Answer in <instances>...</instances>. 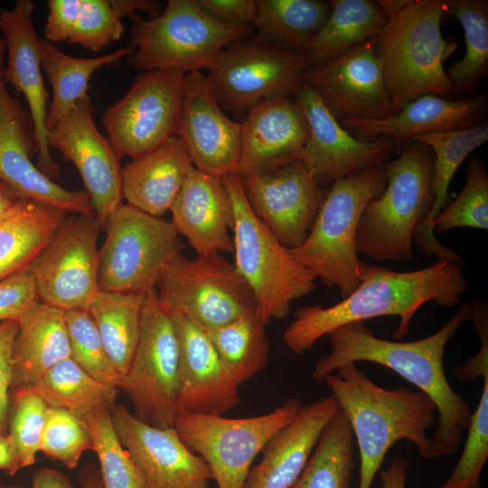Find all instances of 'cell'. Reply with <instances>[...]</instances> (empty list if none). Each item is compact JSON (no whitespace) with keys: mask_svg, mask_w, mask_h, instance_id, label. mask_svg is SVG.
<instances>
[{"mask_svg":"<svg viewBox=\"0 0 488 488\" xmlns=\"http://www.w3.org/2000/svg\"><path fill=\"white\" fill-rule=\"evenodd\" d=\"M80 0H49L44 27L45 39L51 42L68 41L73 28Z\"/></svg>","mask_w":488,"mask_h":488,"instance_id":"cell-52","label":"cell"},{"mask_svg":"<svg viewBox=\"0 0 488 488\" xmlns=\"http://www.w3.org/2000/svg\"><path fill=\"white\" fill-rule=\"evenodd\" d=\"M339 410L332 395L303 404L296 418L264 446L260 462L250 468L242 488H289Z\"/></svg>","mask_w":488,"mask_h":488,"instance_id":"cell-26","label":"cell"},{"mask_svg":"<svg viewBox=\"0 0 488 488\" xmlns=\"http://www.w3.org/2000/svg\"><path fill=\"white\" fill-rule=\"evenodd\" d=\"M103 230L98 274L101 291L146 292L185 246L170 221L127 203L109 214Z\"/></svg>","mask_w":488,"mask_h":488,"instance_id":"cell-9","label":"cell"},{"mask_svg":"<svg viewBox=\"0 0 488 488\" xmlns=\"http://www.w3.org/2000/svg\"><path fill=\"white\" fill-rule=\"evenodd\" d=\"M331 13L321 0H257L253 26L257 37L305 52Z\"/></svg>","mask_w":488,"mask_h":488,"instance_id":"cell-36","label":"cell"},{"mask_svg":"<svg viewBox=\"0 0 488 488\" xmlns=\"http://www.w3.org/2000/svg\"><path fill=\"white\" fill-rule=\"evenodd\" d=\"M89 95L77 101L48 131V145L79 171L102 230L109 214L122 204L120 157L98 130Z\"/></svg>","mask_w":488,"mask_h":488,"instance_id":"cell-17","label":"cell"},{"mask_svg":"<svg viewBox=\"0 0 488 488\" xmlns=\"http://www.w3.org/2000/svg\"><path fill=\"white\" fill-rule=\"evenodd\" d=\"M156 290L162 302L203 330L223 326L257 309L249 286L220 253L177 254L165 267Z\"/></svg>","mask_w":488,"mask_h":488,"instance_id":"cell-13","label":"cell"},{"mask_svg":"<svg viewBox=\"0 0 488 488\" xmlns=\"http://www.w3.org/2000/svg\"><path fill=\"white\" fill-rule=\"evenodd\" d=\"M477 408L471 413L463 453L450 476L436 488H482L480 477L488 458V371Z\"/></svg>","mask_w":488,"mask_h":488,"instance_id":"cell-46","label":"cell"},{"mask_svg":"<svg viewBox=\"0 0 488 488\" xmlns=\"http://www.w3.org/2000/svg\"><path fill=\"white\" fill-rule=\"evenodd\" d=\"M221 182L233 212V266L251 290L263 321L282 320L295 300L314 289L316 278L256 216L241 179L230 173Z\"/></svg>","mask_w":488,"mask_h":488,"instance_id":"cell-6","label":"cell"},{"mask_svg":"<svg viewBox=\"0 0 488 488\" xmlns=\"http://www.w3.org/2000/svg\"><path fill=\"white\" fill-rule=\"evenodd\" d=\"M39 52L42 68L52 91L46 117V128L49 131L77 101L89 96V81L97 70L116 64L125 56H130L134 49L128 46L99 57L77 58L66 54L46 39L40 38Z\"/></svg>","mask_w":488,"mask_h":488,"instance_id":"cell-34","label":"cell"},{"mask_svg":"<svg viewBox=\"0 0 488 488\" xmlns=\"http://www.w3.org/2000/svg\"><path fill=\"white\" fill-rule=\"evenodd\" d=\"M293 98L301 106L308 124V137L299 160L319 187L326 190L343 177L389 160L393 145L389 137L356 138L305 83Z\"/></svg>","mask_w":488,"mask_h":488,"instance_id":"cell-18","label":"cell"},{"mask_svg":"<svg viewBox=\"0 0 488 488\" xmlns=\"http://www.w3.org/2000/svg\"><path fill=\"white\" fill-rule=\"evenodd\" d=\"M194 168L186 146L172 136L122 167V194L127 204L155 217L170 211Z\"/></svg>","mask_w":488,"mask_h":488,"instance_id":"cell-30","label":"cell"},{"mask_svg":"<svg viewBox=\"0 0 488 488\" xmlns=\"http://www.w3.org/2000/svg\"><path fill=\"white\" fill-rule=\"evenodd\" d=\"M433 163L431 149L413 141L386 163V187L367 205L359 221L358 252L379 261L413 258V234L433 204Z\"/></svg>","mask_w":488,"mask_h":488,"instance_id":"cell-7","label":"cell"},{"mask_svg":"<svg viewBox=\"0 0 488 488\" xmlns=\"http://www.w3.org/2000/svg\"><path fill=\"white\" fill-rule=\"evenodd\" d=\"M330 4L328 19L305 52L308 68L376 39L388 21L371 0H334Z\"/></svg>","mask_w":488,"mask_h":488,"instance_id":"cell-33","label":"cell"},{"mask_svg":"<svg viewBox=\"0 0 488 488\" xmlns=\"http://www.w3.org/2000/svg\"><path fill=\"white\" fill-rule=\"evenodd\" d=\"M49 407L61 408L81 420L101 410H111L119 389L104 384L67 358L48 371L32 388Z\"/></svg>","mask_w":488,"mask_h":488,"instance_id":"cell-37","label":"cell"},{"mask_svg":"<svg viewBox=\"0 0 488 488\" xmlns=\"http://www.w3.org/2000/svg\"><path fill=\"white\" fill-rule=\"evenodd\" d=\"M170 211V222L197 255L233 252L229 232L233 225L232 206L221 179L193 168Z\"/></svg>","mask_w":488,"mask_h":488,"instance_id":"cell-27","label":"cell"},{"mask_svg":"<svg viewBox=\"0 0 488 488\" xmlns=\"http://www.w3.org/2000/svg\"><path fill=\"white\" fill-rule=\"evenodd\" d=\"M446 13L444 0H414L376 38L386 90L397 111L422 95L446 97L453 90L444 62L457 44L443 37Z\"/></svg>","mask_w":488,"mask_h":488,"instance_id":"cell-4","label":"cell"},{"mask_svg":"<svg viewBox=\"0 0 488 488\" xmlns=\"http://www.w3.org/2000/svg\"><path fill=\"white\" fill-rule=\"evenodd\" d=\"M251 23H219L203 14L194 0H168L163 11L131 28L134 52L127 63L144 71L175 70L185 74L209 70L226 45L250 38Z\"/></svg>","mask_w":488,"mask_h":488,"instance_id":"cell-8","label":"cell"},{"mask_svg":"<svg viewBox=\"0 0 488 488\" xmlns=\"http://www.w3.org/2000/svg\"><path fill=\"white\" fill-rule=\"evenodd\" d=\"M471 308V300H466L437 332L413 342L379 338L363 322L342 325L327 335L331 351L316 361L311 376L321 381L342 366L358 361L392 370L435 403L437 423L430 436L435 456L452 455L462 443L472 411L467 401L450 386L443 360L446 345L469 321Z\"/></svg>","mask_w":488,"mask_h":488,"instance_id":"cell-1","label":"cell"},{"mask_svg":"<svg viewBox=\"0 0 488 488\" xmlns=\"http://www.w3.org/2000/svg\"><path fill=\"white\" fill-rule=\"evenodd\" d=\"M48 405L32 389L10 392L7 427L22 467L36 462Z\"/></svg>","mask_w":488,"mask_h":488,"instance_id":"cell-44","label":"cell"},{"mask_svg":"<svg viewBox=\"0 0 488 488\" xmlns=\"http://www.w3.org/2000/svg\"><path fill=\"white\" fill-rule=\"evenodd\" d=\"M266 325L254 309L223 326L205 330L239 385L253 378L267 363L269 344Z\"/></svg>","mask_w":488,"mask_h":488,"instance_id":"cell-39","label":"cell"},{"mask_svg":"<svg viewBox=\"0 0 488 488\" xmlns=\"http://www.w3.org/2000/svg\"><path fill=\"white\" fill-rule=\"evenodd\" d=\"M22 468L10 436L6 432L0 431V470L12 476Z\"/></svg>","mask_w":488,"mask_h":488,"instance_id":"cell-55","label":"cell"},{"mask_svg":"<svg viewBox=\"0 0 488 488\" xmlns=\"http://www.w3.org/2000/svg\"><path fill=\"white\" fill-rule=\"evenodd\" d=\"M413 1L414 0H380L377 1L376 4L383 16L389 20L412 4Z\"/></svg>","mask_w":488,"mask_h":488,"instance_id":"cell-58","label":"cell"},{"mask_svg":"<svg viewBox=\"0 0 488 488\" xmlns=\"http://www.w3.org/2000/svg\"><path fill=\"white\" fill-rule=\"evenodd\" d=\"M185 73H140L126 95L108 107L101 122L119 157L139 158L176 136Z\"/></svg>","mask_w":488,"mask_h":488,"instance_id":"cell-14","label":"cell"},{"mask_svg":"<svg viewBox=\"0 0 488 488\" xmlns=\"http://www.w3.org/2000/svg\"><path fill=\"white\" fill-rule=\"evenodd\" d=\"M35 4L18 0L11 9L0 10V32L5 45L6 63L3 78L18 94L24 96L39 144L38 169L48 178L59 176V166L48 145L46 117L50 95L44 86L33 13Z\"/></svg>","mask_w":488,"mask_h":488,"instance_id":"cell-23","label":"cell"},{"mask_svg":"<svg viewBox=\"0 0 488 488\" xmlns=\"http://www.w3.org/2000/svg\"><path fill=\"white\" fill-rule=\"evenodd\" d=\"M88 450H93V441L86 422L67 409L48 406L40 451L74 469Z\"/></svg>","mask_w":488,"mask_h":488,"instance_id":"cell-45","label":"cell"},{"mask_svg":"<svg viewBox=\"0 0 488 488\" xmlns=\"http://www.w3.org/2000/svg\"><path fill=\"white\" fill-rule=\"evenodd\" d=\"M123 15L113 0H80L67 42L98 52L121 39Z\"/></svg>","mask_w":488,"mask_h":488,"instance_id":"cell-47","label":"cell"},{"mask_svg":"<svg viewBox=\"0 0 488 488\" xmlns=\"http://www.w3.org/2000/svg\"><path fill=\"white\" fill-rule=\"evenodd\" d=\"M0 488H25V487L19 484H7V485H0Z\"/></svg>","mask_w":488,"mask_h":488,"instance_id":"cell-59","label":"cell"},{"mask_svg":"<svg viewBox=\"0 0 488 488\" xmlns=\"http://www.w3.org/2000/svg\"><path fill=\"white\" fill-rule=\"evenodd\" d=\"M170 311L180 350L178 413L223 415L239 404V385L205 330L186 314Z\"/></svg>","mask_w":488,"mask_h":488,"instance_id":"cell-25","label":"cell"},{"mask_svg":"<svg viewBox=\"0 0 488 488\" xmlns=\"http://www.w3.org/2000/svg\"><path fill=\"white\" fill-rule=\"evenodd\" d=\"M410 465L400 455L394 456L388 467L380 470V482L381 488H406L407 475Z\"/></svg>","mask_w":488,"mask_h":488,"instance_id":"cell-53","label":"cell"},{"mask_svg":"<svg viewBox=\"0 0 488 488\" xmlns=\"http://www.w3.org/2000/svg\"><path fill=\"white\" fill-rule=\"evenodd\" d=\"M38 301L35 285L28 269L0 280V323L18 321Z\"/></svg>","mask_w":488,"mask_h":488,"instance_id":"cell-48","label":"cell"},{"mask_svg":"<svg viewBox=\"0 0 488 488\" xmlns=\"http://www.w3.org/2000/svg\"><path fill=\"white\" fill-rule=\"evenodd\" d=\"M211 20L223 24L253 23L257 0H194Z\"/></svg>","mask_w":488,"mask_h":488,"instance_id":"cell-51","label":"cell"},{"mask_svg":"<svg viewBox=\"0 0 488 488\" xmlns=\"http://www.w3.org/2000/svg\"><path fill=\"white\" fill-rule=\"evenodd\" d=\"M145 293L99 290L88 312L118 372H127L139 341Z\"/></svg>","mask_w":488,"mask_h":488,"instance_id":"cell-35","label":"cell"},{"mask_svg":"<svg viewBox=\"0 0 488 488\" xmlns=\"http://www.w3.org/2000/svg\"><path fill=\"white\" fill-rule=\"evenodd\" d=\"M18 330L17 320L0 323V431L6 432L12 383L13 345Z\"/></svg>","mask_w":488,"mask_h":488,"instance_id":"cell-50","label":"cell"},{"mask_svg":"<svg viewBox=\"0 0 488 488\" xmlns=\"http://www.w3.org/2000/svg\"><path fill=\"white\" fill-rule=\"evenodd\" d=\"M70 359L95 380L119 388L122 375L110 360L88 311L65 312Z\"/></svg>","mask_w":488,"mask_h":488,"instance_id":"cell-43","label":"cell"},{"mask_svg":"<svg viewBox=\"0 0 488 488\" xmlns=\"http://www.w3.org/2000/svg\"><path fill=\"white\" fill-rule=\"evenodd\" d=\"M354 436L339 410L324 429L305 468L289 488H350Z\"/></svg>","mask_w":488,"mask_h":488,"instance_id":"cell-38","label":"cell"},{"mask_svg":"<svg viewBox=\"0 0 488 488\" xmlns=\"http://www.w3.org/2000/svg\"><path fill=\"white\" fill-rule=\"evenodd\" d=\"M180 350L174 318L156 287L145 293L137 347L118 389L130 400L134 416L166 428L178 413Z\"/></svg>","mask_w":488,"mask_h":488,"instance_id":"cell-10","label":"cell"},{"mask_svg":"<svg viewBox=\"0 0 488 488\" xmlns=\"http://www.w3.org/2000/svg\"><path fill=\"white\" fill-rule=\"evenodd\" d=\"M376 39L359 44L322 64L309 67L304 76L332 115L380 119L397 110L388 96Z\"/></svg>","mask_w":488,"mask_h":488,"instance_id":"cell-19","label":"cell"},{"mask_svg":"<svg viewBox=\"0 0 488 488\" xmlns=\"http://www.w3.org/2000/svg\"><path fill=\"white\" fill-rule=\"evenodd\" d=\"M31 488H73L69 478L61 471L42 467L33 472Z\"/></svg>","mask_w":488,"mask_h":488,"instance_id":"cell-54","label":"cell"},{"mask_svg":"<svg viewBox=\"0 0 488 488\" xmlns=\"http://www.w3.org/2000/svg\"><path fill=\"white\" fill-rule=\"evenodd\" d=\"M20 198L19 193L0 179V221Z\"/></svg>","mask_w":488,"mask_h":488,"instance_id":"cell-57","label":"cell"},{"mask_svg":"<svg viewBox=\"0 0 488 488\" xmlns=\"http://www.w3.org/2000/svg\"><path fill=\"white\" fill-rule=\"evenodd\" d=\"M307 69L303 53L255 36L223 47L206 77L221 108L242 121L262 100L293 98Z\"/></svg>","mask_w":488,"mask_h":488,"instance_id":"cell-11","label":"cell"},{"mask_svg":"<svg viewBox=\"0 0 488 488\" xmlns=\"http://www.w3.org/2000/svg\"><path fill=\"white\" fill-rule=\"evenodd\" d=\"M432 227L436 233L457 228L488 230V174L480 158L471 159L461 192L433 219Z\"/></svg>","mask_w":488,"mask_h":488,"instance_id":"cell-42","label":"cell"},{"mask_svg":"<svg viewBox=\"0 0 488 488\" xmlns=\"http://www.w3.org/2000/svg\"><path fill=\"white\" fill-rule=\"evenodd\" d=\"M100 230L95 214L66 216L27 268L40 302L64 312L88 311L99 291L97 240Z\"/></svg>","mask_w":488,"mask_h":488,"instance_id":"cell-15","label":"cell"},{"mask_svg":"<svg viewBox=\"0 0 488 488\" xmlns=\"http://www.w3.org/2000/svg\"><path fill=\"white\" fill-rule=\"evenodd\" d=\"M487 140V121L464 129L423 133L411 137V141L429 147L434 155L433 204L427 218L413 234V245L425 257H436L437 260H446L456 265L463 263L456 252L442 245L436 238L432 221L446 205L448 188L459 165Z\"/></svg>","mask_w":488,"mask_h":488,"instance_id":"cell-29","label":"cell"},{"mask_svg":"<svg viewBox=\"0 0 488 488\" xmlns=\"http://www.w3.org/2000/svg\"><path fill=\"white\" fill-rule=\"evenodd\" d=\"M176 136L195 169L221 179L234 173L240 156V123L228 117L206 75H184Z\"/></svg>","mask_w":488,"mask_h":488,"instance_id":"cell-22","label":"cell"},{"mask_svg":"<svg viewBox=\"0 0 488 488\" xmlns=\"http://www.w3.org/2000/svg\"><path fill=\"white\" fill-rule=\"evenodd\" d=\"M78 479L81 488H103L99 469L88 463L79 471Z\"/></svg>","mask_w":488,"mask_h":488,"instance_id":"cell-56","label":"cell"},{"mask_svg":"<svg viewBox=\"0 0 488 488\" xmlns=\"http://www.w3.org/2000/svg\"><path fill=\"white\" fill-rule=\"evenodd\" d=\"M385 164L362 169L333 182L326 189L306 239L298 248L289 249L315 278L337 287L342 298L361 284L357 228L367 205L378 199L386 187Z\"/></svg>","mask_w":488,"mask_h":488,"instance_id":"cell-5","label":"cell"},{"mask_svg":"<svg viewBox=\"0 0 488 488\" xmlns=\"http://www.w3.org/2000/svg\"><path fill=\"white\" fill-rule=\"evenodd\" d=\"M110 414L118 440L141 472L145 488H210L208 465L185 446L174 427L147 425L122 405L116 404Z\"/></svg>","mask_w":488,"mask_h":488,"instance_id":"cell-21","label":"cell"},{"mask_svg":"<svg viewBox=\"0 0 488 488\" xmlns=\"http://www.w3.org/2000/svg\"><path fill=\"white\" fill-rule=\"evenodd\" d=\"M239 123L240 156L234 173L240 179L300 159L308 137V124L294 98L262 100Z\"/></svg>","mask_w":488,"mask_h":488,"instance_id":"cell-24","label":"cell"},{"mask_svg":"<svg viewBox=\"0 0 488 488\" xmlns=\"http://www.w3.org/2000/svg\"><path fill=\"white\" fill-rule=\"evenodd\" d=\"M347 418L358 446L359 487L371 488L388 451L408 440L423 459H434L428 430L436 426L437 409L422 391L407 386L386 389L356 363H347L324 379Z\"/></svg>","mask_w":488,"mask_h":488,"instance_id":"cell-3","label":"cell"},{"mask_svg":"<svg viewBox=\"0 0 488 488\" xmlns=\"http://www.w3.org/2000/svg\"><path fill=\"white\" fill-rule=\"evenodd\" d=\"M67 358H70V344L65 312L38 301L18 320L13 345L11 391L33 387L48 371Z\"/></svg>","mask_w":488,"mask_h":488,"instance_id":"cell-31","label":"cell"},{"mask_svg":"<svg viewBox=\"0 0 488 488\" xmlns=\"http://www.w3.org/2000/svg\"><path fill=\"white\" fill-rule=\"evenodd\" d=\"M67 214L41 202L20 198L0 221V280L27 269Z\"/></svg>","mask_w":488,"mask_h":488,"instance_id":"cell-32","label":"cell"},{"mask_svg":"<svg viewBox=\"0 0 488 488\" xmlns=\"http://www.w3.org/2000/svg\"><path fill=\"white\" fill-rule=\"evenodd\" d=\"M241 182L256 216L284 247L298 248L313 227L326 190L300 160Z\"/></svg>","mask_w":488,"mask_h":488,"instance_id":"cell-20","label":"cell"},{"mask_svg":"<svg viewBox=\"0 0 488 488\" xmlns=\"http://www.w3.org/2000/svg\"><path fill=\"white\" fill-rule=\"evenodd\" d=\"M5 45L0 37V179L22 197L70 214L94 213L86 191H70L44 175L32 157L39 154L35 127L28 108L12 97L3 78Z\"/></svg>","mask_w":488,"mask_h":488,"instance_id":"cell-16","label":"cell"},{"mask_svg":"<svg viewBox=\"0 0 488 488\" xmlns=\"http://www.w3.org/2000/svg\"><path fill=\"white\" fill-rule=\"evenodd\" d=\"M361 284L339 303L300 307L283 333L284 343L300 355L336 328L380 316H398L392 336L400 340L409 330L415 313L427 302L452 308L467 289L463 267L446 260L414 271H395L361 261Z\"/></svg>","mask_w":488,"mask_h":488,"instance_id":"cell-2","label":"cell"},{"mask_svg":"<svg viewBox=\"0 0 488 488\" xmlns=\"http://www.w3.org/2000/svg\"><path fill=\"white\" fill-rule=\"evenodd\" d=\"M472 308L469 316L480 339V348L474 356L468 359L462 366L455 370L454 376L458 380H468L482 376L488 371V305L482 298L471 300Z\"/></svg>","mask_w":488,"mask_h":488,"instance_id":"cell-49","label":"cell"},{"mask_svg":"<svg viewBox=\"0 0 488 488\" xmlns=\"http://www.w3.org/2000/svg\"><path fill=\"white\" fill-rule=\"evenodd\" d=\"M302 405L289 398L267 414L245 418L179 412L173 427L185 446L206 462L218 488H242L255 457Z\"/></svg>","mask_w":488,"mask_h":488,"instance_id":"cell-12","label":"cell"},{"mask_svg":"<svg viewBox=\"0 0 488 488\" xmlns=\"http://www.w3.org/2000/svg\"><path fill=\"white\" fill-rule=\"evenodd\" d=\"M110 411H98L85 419L99 458L102 486L145 488L141 472L118 440Z\"/></svg>","mask_w":488,"mask_h":488,"instance_id":"cell-41","label":"cell"},{"mask_svg":"<svg viewBox=\"0 0 488 488\" xmlns=\"http://www.w3.org/2000/svg\"><path fill=\"white\" fill-rule=\"evenodd\" d=\"M446 13L464 29L465 54L454 62L446 75L453 89L469 91L488 69V4L484 0L446 1Z\"/></svg>","mask_w":488,"mask_h":488,"instance_id":"cell-40","label":"cell"},{"mask_svg":"<svg viewBox=\"0 0 488 488\" xmlns=\"http://www.w3.org/2000/svg\"><path fill=\"white\" fill-rule=\"evenodd\" d=\"M487 109L484 94L449 100L432 94L422 95L396 113L380 119L344 117L339 120L351 134L365 137L386 136L405 142L423 133L467 128L483 122Z\"/></svg>","mask_w":488,"mask_h":488,"instance_id":"cell-28","label":"cell"}]
</instances>
